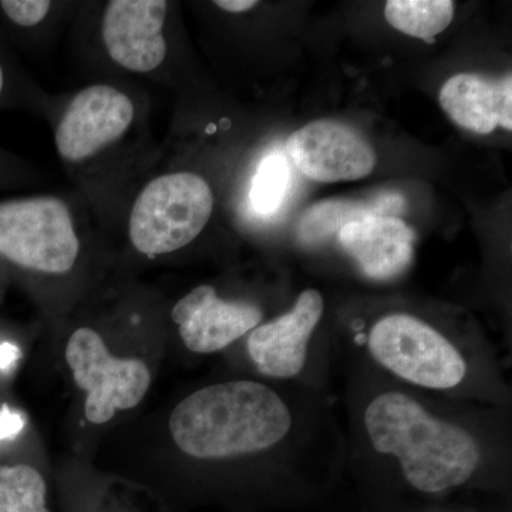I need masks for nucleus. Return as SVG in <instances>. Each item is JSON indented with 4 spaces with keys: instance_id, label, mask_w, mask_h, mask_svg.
I'll return each instance as SVG.
<instances>
[{
    "instance_id": "f257e3e1",
    "label": "nucleus",
    "mask_w": 512,
    "mask_h": 512,
    "mask_svg": "<svg viewBox=\"0 0 512 512\" xmlns=\"http://www.w3.org/2000/svg\"><path fill=\"white\" fill-rule=\"evenodd\" d=\"M291 429V410L281 396L252 380L197 390L170 417L175 446L200 460L261 453L281 443Z\"/></svg>"
},
{
    "instance_id": "f03ea898",
    "label": "nucleus",
    "mask_w": 512,
    "mask_h": 512,
    "mask_svg": "<svg viewBox=\"0 0 512 512\" xmlns=\"http://www.w3.org/2000/svg\"><path fill=\"white\" fill-rule=\"evenodd\" d=\"M365 427L375 450L396 457L407 483L420 493L460 487L480 466V447L467 430L433 416L407 394L375 397Z\"/></svg>"
},
{
    "instance_id": "7ed1b4c3",
    "label": "nucleus",
    "mask_w": 512,
    "mask_h": 512,
    "mask_svg": "<svg viewBox=\"0 0 512 512\" xmlns=\"http://www.w3.org/2000/svg\"><path fill=\"white\" fill-rule=\"evenodd\" d=\"M212 210L214 195L200 175H160L146 185L134 202L128 234L141 254H170L187 247L201 234Z\"/></svg>"
},
{
    "instance_id": "20e7f679",
    "label": "nucleus",
    "mask_w": 512,
    "mask_h": 512,
    "mask_svg": "<svg viewBox=\"0 0 512 512\" xmlns=\"http://www.w3.org/2000/svg\"><path fill=\"white\" fill-rule=\"evenodd\" d=\"M367 348L384 369L426 389H453L467 375L466 360L446 336L404 313L380 319L370 330Z\"/></svg>"
},
{
    "instance_id": "39448f33",
    "label": "nucleus",
    "mask_w": 512,
    "mask_h": 512,
    "mask_svg": "<svg viewBox=\"0 0 512 512\" xmlns=\"http://www.w3.org/2000/svg\"><path fill=\"white\" fill-rule=\"evenodd\" d=\"M80 242L72 215L55 197L0 202V256L12 264L64 274L76 264Z\"/></svg>"
},
{
    "instance_id": "423d86ee",
    "label": "nucleus",
    "mask_w": 512,
    "mask_h": 512,
    "mask_svg": "<svg viewBox=\"0 0 512 512\" xmlns=\"http://www.w3.org/2000/svg\"><path fill=\"white\" fill-rule=\"evenodd\" d=\"M66 362L74 382L87 393L84 414L93 424L109 423L119 410L134 409L150 389L146 363L111 355L99 333L90 328L70 336Z\"/></svg>"
},
{
    "instance_id": "0eeeda50",
    "label": "nucleus",
    "mask_w": 512,
    "mask_h": 512,
    "mask_svg": "<svg viewBox=\"0 0 512 512\" xmlns=\"http://www.w3.org/2000/svg\"><path fill=\"white\" fill-rule=\"evenodd\" d=\"M286 151L303 175L319 183L359 180L376 165L369 141L339 121H313L299 128L288 138Z\"/></svg>"
},
{
    "instance_id": "6e6552de",
    "label": "nucleus",
    "mask_w": 512,
    "mask_h": 512,
    "mask_svg": "<svg viewBox=\"0 0 512 512\" xmlns=\"http://www.w3.org/2000/svg\"><path fill=\"white\" fill-rule=\"evenodd\" d=\"M134 119L133 101L111 86L97 84L77 94L56 130V147L67 161L87 160L119 140Z\"/></svg>"
},
{
    "instance_id": "1a4fd4ad",
    "label": "nucleus",
    "mask_w": 512,
    "mask_h": 512,
    "mask_svg": "<svg viewBox=\"0 0 512 512\" xmlns=\"http://www.w3.org/2000/svg\"><path fill=\"white\" fill-rule=\"evenodd\" d=\"M165 0H111L103 18V42L114 63L136 73L160 67L167 55Z\"/></svg>"
},
{
    "instance_id": "9d476101",
    "label": "nucleus",
    "mask_w": 512,
    "mask_h": 512,
    "mask_svg": "<svg viewBox=\"0 0 512 512\" xmlns=\"http://www.w3.org/2000/svg\"><path fill=\"white\" fill-rule=\"evenodd\" d=\"M323 306V296L315 289H306L291 311L252 330L248 353L262 375L291 379L302 372Z\"/></svg>"
},
{
    "instance_id": "9b49d317",
    "label": "nucleus",
    "mask_w": 512,
    "mask_h": 512,
    "mask_svg": "<svg viewBox=\"0 0 512 512\" xmlns=\"http://www.w3.org/2000/svg\"><path fill=\"white\" fill-rule=\"evenodd\" d=\"M171 316L185 348L210 355L252 332L264 313L252 303L224 301L212 286L201 285L177 302Z\"/></svg>"
},
{
    "instance_id": "f8f14e48",
    "label": "nucleus",
    "mask_w": 512,
    "mask_h": 512,
    "mask_svg": "<svg viewBox=\"0 0 512 512\" xmlns=\"http://www.w3.org/2000/svg\"><path fill=\"white\" fill-rule=\"evenodd\" d=\"M338 235L342 247L370 278H394L412 262L416 235L400 218L370 215L349 222Z\"/></svg>"
},
{
    "instance_id": "ddd939ff",
    "label": "nucleus",
    "mask_w": 512,
    "mask_h": 512,
    "mask_svg": "<svg viewBox=\"0 0 512 512\" xmlns=\"http://www.w3.org/2000/svg\"><path fill=\"white\" fill-rule=\"evenodd\" d=\"M441 107L451 120L477 134L493 133L498 126L512 128V77L485 79L480 74L460 73L441 87Z\"/></svg>"
},
{
    "instance_id": "4468645a",
    "label": "nucleus",
    "mask_w": 512,
    "mask_h": 512,
    "mask_svg": "<svg viewBox=\"0 0 512 512\" xmlns=\"http://www.w3.org/2000/svg\"><path fill=\"white\" fill-rule=\"evenodd\" d=\"M402 197L396 194L384 195L373 204L356 201L319 202L303 215L299 224V237L313 242L339 234L349 222L362 220L370 215L394 217L393 211L402 210Z\"/></svg>"
},
{
    "instance_id": "2eb2a0df",
    "label": "nucleus",
    "mask_w": 512,
    "mask_h": 512,
    "mask_svg": "<svg viewBox=\"0 0 512 512\" xmlns=\"http://www.w3.org/2000/svg\"><path fill=\"white\" fill-rule=\"evenodd\" d=\"M453 16L451 0H389L384 8V18L394 29L430 43L450 26Z\"/></svg>"
},
{
    "instance_id": "dca6fc26",
    "label": "nucleus",
    "mask_w": 512,
    "mask_h": 512,
    "mask_svg": "<svg viewBox=\"0 0 512 512\" xmlns=\"http://www.w3.org/2000/svg\"><path fill=\"white\" fill-rule=\"evenodd\" d=\"M0 512H52L45 478L36 468L0 466Z\"/></svg>"
},
{
    "instance_id": "f3484780",
    "label": "nucleus",
    "mask_w": 512,
    "mask_h": 512,
    "mask_svg": "<svg viewBox=\"0 0 512 512\" xmlns=\"http://www.w3.org/2000/svg\"><path fill=\"white\" fill-rule=\"evenodd\" d=\"M291 185V167L281 153L265 157L251 188V202L254 210L261 215L275 214L285 200Z\"/></svg>"
},
{
    "instance_id": "a211bd4d",
    "label": "nucleus",
    "mask_w": 512,
    "mask_h": 512,
    "mask_svg": "<svg viewBox=\"0 0 512 512\" xmlns=\"http://www.w3.org/2000/svg\"><path fill=\"white\" fill-rule=\"evenodd\" d=\"M52 3L47 0H3L0 2L5 15L22 28L39 25L49 13Z\"/></svg>"
},
{
    "instance_id": "6ab92c4d",
    "label": "nucleus",
    "mask_w": 512,
    "mask_h": 512,
    "mask_svg": "<svg viewBox=\"0 0 512 512\" xmlns=\"http://www.w3.org/2000/svg\"><path fill=\"white\" fill-rule=\"evenodd\" d=\"M25 429L22 414L13 412L8 406L0 409V441L15 439Z\"/></svg>"
},
{
    "instance_id": "aec40b11",
    "label": "nucleus",
    "mask_w": 512,
    "mask_h": 512,
    "mask_svg": "<svg viewBox=\"0 0 512 512\" xmlns=\"http://www.w3.org/2000/svg\"><path fill=\"white\" fill-rule=\"evenodd\" d=\"M20 356H22V352L18 346L9 342L0 343V370H6L15 365Z\"/></svg>"
},
{
    "instance_id": "412c9836",
    "label": "nucleus",
    "mask_w": 512,
    "mask_h": 512,
    "mask_svg": "<svg viewBox=\"0 0 512 512\" xmlns=\"http://www.w3.org/2000/svg\"><path fill=\"white\" fill-rule=\"evenodd\" d=\"M215 5L218 8L227 10V12L242 13L254 9L258 2H255V0H218V2H215Z\"/></svg>"
},
{
    "instance_id": "4be33fe9",
    "label": "nucleus",
    "mask_w": 512,
    "mask_h": 512,
    "mask_svg": "<svg viewBox=\"0 0 512 512\" xmlns=\"http://www.w3.org/2000/svg\"><path fill=\"white\" fill-rule=\"evenodd\" d=\"M3 90V69L2 64H0V94H2Z\"/></svg>"
}]
</instances>
